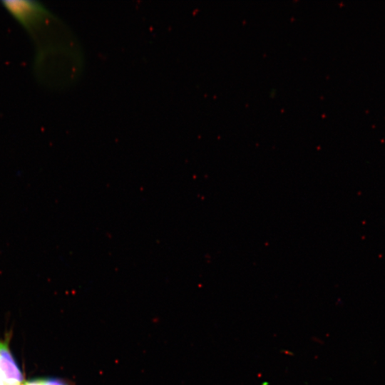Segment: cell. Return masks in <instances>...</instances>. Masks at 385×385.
Listing matches in <instances>:
<instances>
[{"label":"cell","instance_id":"cell-3","mask_svg":"<svg viewBox=\"0 0 385 385\" xmlns=\"http://www.w3.org/2000/svg\"><path fill=\"white\" fill-rule=\"evenodd\" d=\"M0 385H5L4 382L1 378H0Z\"/></svg>","mask_w":385,"mask_h":385},{"label":"cell","instance_id":"cell-1","mask_svg":"<svg viewBox=\"0 0 385 385\" xmlns=\"http://www.w3.org/2000/svg\"><path fill=\"white\" fill-rule=\"evenodd\" d=\"M0 378L5 385H23L24 375L6 340L0 339Z\"/></svg>","mask_w":385,"mask_h":385},{"label":"cell","instance_id":"cell-2","mask_svg":"<svg viewBox=\"0 0 385 385\" xmlns=\"http://www.w3.org/2000/svg\"><path fill=\"white\" fill-rule=\"evenodd\" d=\"M23 385H67L58 379H39L29 381Z\"/></svg>","mask_w":385,"mask_h":385}]
</instances>
